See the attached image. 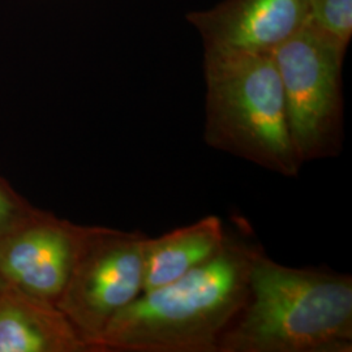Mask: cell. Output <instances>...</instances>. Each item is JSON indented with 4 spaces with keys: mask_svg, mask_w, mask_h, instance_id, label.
I'll list each match as a JSON object with an SVG mask.
<instances>
[{
    "mask_svg": "<svg viewBox=\"0 0 352 352\" xmlns=\"http://www.w3.org/2000/svg\"><path fill=\"white\" fill-rule=\"evenodd\" d=\"M260 247L228 231L212 260L170 285L142 292L113 317L93 352H218L248 298Z\"/></svg>",
    "mask_w": 352,
    "mask_h": 352,
    "instance_id": "obj_1",
    "label": "cell"
},
{
    "mask_svg": "<svg viewBox=\"0 0 352 352\" xmlns=\"http://www.w3.org/2000/svg\"><path fill=\"white\" fill-rule=\"evenodd\" d=\"M351 351V276L278 264L260 248L218 352Z\"/></svg>",
    "mask_w": 352,
    "mask_h": 352,
    "instance_id": "obj_2",
    "label": "cell"
},
{
    "mask_svg": "<svg viewBox=\"0 0 352 352\" xmlns=\"http://www.w3.org/2000/svg\"><path fill=\"white\" fill-rule=\"evenodd\" d=\"M204 74L205 142L267 171L298 177L302 164L291 141L272 54L205 47Z\"/></svg>",
    "mask_w": 352,
    "mask_h": 352,
    "instance_id": "obj_3",
    "label": "cell"
},
{
    "mask_svg": "<svg viewBox=\"0 0 352 352\" xmlns=\"http://www.w3.org/2000/svg\"><path fill=\"white\" fill-rule=\"evenodd\" d=\"M346 50L307 21L270 52L302 164L337 157L342 149L340 72Z\"/></svg>",
    "mask_w": 352,
    "mask_h": 352,
    "instance_id": "obj_4",
    "label": "cell"
},
{
    "mask_svg": "<svg viewBox=\"0 0 352 352\" xmlns=\"http://www.w3.org/2000/svg\"><path fill=\"white\" fill-rule=\"evenodd\" d=\"M141 231L85 226L71 273L55 305L93 352V343L142 292Z\"/></svg>",
    "mask_w": 352,
    "mask_h": 352,
    "instance_id": "obj_5",
    "label": "cell"
},
{
    "mask_svg": "<svg viewBox=\"0 0 352 352\" xmlns=\"http://www.w3.org/2000/svg\"><path fill=\"white\" fill-rule=\"evenodd\" d=\"M84 231L85 226L37 209L0 238V276L7 285L55 304Z\"/></svg>",
    "mask_w": 352,
    "mask_h": 352,
    "instance_id": "obj_6",
    "label": "cell"
},
{
    "mask_svg": "<svg viewBox=\"0 0 352 352\" xmlns=\"http://www.w3.org/2000/svg\"><path fill=\"white\" fill-rule=\"evenodd\" d=\"M308 19V0H225L192 12L205 47L272 52Z\"/></svg>",
    "mask_w": 352,
    "mask_h": 352,
    "instance_id": "obj_7",
    "label": "cell"
},
{
    "mask_svg": "<svg viewBox=\"0 0 352 352\" xmlns=\"http://www.w3.org/2000/svg\"><path fill=\"white\" fill-rule=\"evenodd\" d=\"M0 352H90L54 302L7 285L0 292Z\"/></svg>",
    "mask_w": 352,
    "mask_h": 352,
    "instance_id": "obj_8",
    "label": "cell"
},
{
    "mask_svg": "<svg viewBox=\"0 0 352 352\" xmlns=\"http://www.w3.org/2000/svg\"><path fill=\"white\" fill-rule=\"evenodd\" d=\"M228 231L217 215H206L144 244L142 292L164 287L212 260L225 247ZM141 292V294H142Z\"/></svg>",
    "mask_w": 352,
    "mask_h": 352,
    "instance_id": "obj_9",
    "label": "cell"
},
{
    "mask_svg": "<svg viewBox=\"0 0 352 352\" xmlns=\"http://www.w3.org/2000/svg\"><path fill=\"white\" fill-rule=\"evenodd\" d=\"M307 21L330 41L347 49L352 36V0H308Z\"/></svg>",
    "mask_w": 352,
    "mask_h": 352,
    "instance_id": "obj_10",
    "label": "cell"
},
{
    "mask_svg": "<svg viewBox=\"0 0 352 352\" xmlns=\"http://www.w3.org/2000/svg\"><path fill=\"white\" fill-rule=\"evenodd\" d=\"M30 202L0 176V238L36 213Z\"/></svg>",
    "mask_w": 352,
    "mask_h": 352,
    "instance_id": "obj_11",
    "label": "cell"
},
{
    "mask_svg": "<svg viewBox=\"0 0 352 352\" xmlns=\"http://www.w3.org/2000/svg\"><path fill=\"white\" fill-rule=\"evenodd\" d=\"M6 286H7V283H6V280H4V279H3V277H1V276H0V292H1V291H3V289H4V287H6Z\"/></svg>",
    "mask_w": 352,
    "mask_h": 352,
    "instance_id": "obj_12",
    "label": "cell"
}]
</instances>
